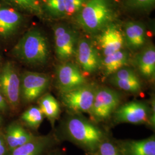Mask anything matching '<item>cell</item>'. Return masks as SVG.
Here are the masks:
<instances>
[{
    "mask_svg": "<svg viewBox=\"0 0 155 155\" xmlns=\"http://www.w3.org/2000/svg\"><path fill=\"white\" fill-rule=\"evenodd\" d=\"M59 141L67 140L83 150L86 155L93 154L100 144L107 138L98 126L79 113L70 114L63 122Z\"/></svg>",
    "mask_w": 155,
    "mask_h": 155,
    "instance_id": "1",
    "label": "cell"
},
{
    "mask_svg": "<svg viewBox=\"0 0 155 155\" xmlns=\"http://www.w3.org/2000/svg\"><path fill=\"white\" fill-rule=\"evenodd\" d=\"M19 61L32 66H42L48 61L50 46L48 39L37 29L25 33L12 50Z\"/></svg>",
    "mask_w": 155,
    "mask_h": 155,
    "instance_id": "2",
    "label": "cell"
},
{
    "mask_svg": "<svg viewBox=\"0 0 155 155\" xmlns=\"http://www.w3.org/2000/svg\"><path fill=\"white\" fill-rule=\"evenodd\" d=\"M114 16L111 0H87L78 13L77 21L86 32L95 34L111 24Z\"/></svg>",
    "mask_w": 155,
    "mask_h": 155,
    "instance_id": "3",
    "label": "cell"
},
{
    "mask_svg": "<svg viewBox=\"0 0 155 155\" xmlns=\"http://www.w3.org/2000/svg\"><path fill=\"white\" fill-rule=\"evenodd\" d=\"M0 92L9 109L17 111L21 104L20 75L11 61H6L0 69Z\"/></svg>",
    "mask_w": 155,
    "mask_h": 155,
    "instance_id": "4",
    "label": "cell"
},
{
    "mask_svg": "<svg viewBox=\"0 0 155 155\" xmlns=\"http://www.w3.org/2000/svg\"><path fill=\"white\" fill-rule=\"evenodd\" d=\"M120 101V95L114 90L107 87H97L89 113L91 118L97 122L107 120L118 108Z\"/></svg>",
    "mask_w": 155,
    "mask_h": 155,
    "instance_id": "5",
    "label": "cell"
},
{
    "mask_svg": "<svg viewBox=\"0 0 155 155\" xmlns=\"http://www.w3.org/2000/svg\"><path fill=\"white\" fill-rule=\"evenodd\" d=\"M51 82L50 77L44 73L25 71L20 74L21 102L31 104L45 94Z\"/></svg>",
    "mask_w": 155,
    "mask_h": 155,
    "instance_id": "6",
    "label": "cell"
},
{
    "mask_svg": "<svg viewBox=\"0 0 155 155\" xmlns=\"http://www.w3.org/2000/svg\"><path fill=\"white\" fill-rule=\"evenodd\" d=\"M97 87L87 83L72 90L60 93L63 105L75 113H87L91 109Z\"/></svg>",
    "mask_w": 155,
    "mask_h": 155,
    "instance_id": "7",
    "label": "cell"
},
{
    "mask_svg": "<svg viewBox=\"0 0 155 155\" xmlns=\"http://www.w3.org/2000/svg\"><path fill=\"white\" fill-rule=\"evenodd\" d=\"M53 29L56 55L63 62L67 61L75 54L77 35L72 28L62 24L56 25Z\"/></svg>",
    "mask_w": 155,
    "mask_h": 155,
    "instance_id": "8",
    "label": "cell"
},
{
    "mask_svg": "<svg viewBox=\"0 0 155 155\" xmlns=\"http://www.w3.org/2000/svg\"><path fill=\"white\" fill-rule=\"evenodd\" d=\"M79 67L69 61H64L56 69V83L60 93L77 89L87 83Z\"/></svg>",
    "mask_w": 155,
    "mask_h": 155,
    "instance_id": "9",
    "label": "cell"
},
{
    "mask_svg": "<svg viewBox=\"0 0 155 155\" xmlns=\"http://www.w3.org/2000/svg\"><path fill=\"white\" fill-rule=\"evenodd\" d=\"M150 111L145 103L132 101L118 106L113 114L116 122L139 124L150 121Z\"/></svg>",
    "mask_w": 155,
    "mask_h": 155,
    "instance_id": "10",
    "label": "cell"
},
{
    "mask_svg": "<svg viewBox=\"0 0 155 155\" xmlns=\"http://www.w3.org/2000/svg\"><path fill=\"white\" fill-rule=\"evenodd\" d=\"M75 55L80 69L86 73H94L101 67L102 60L98 50L89 40L78 41Z\"/></svg>",
    "mask_w": 155,
    "mask_h": 155,
    "instance_id": "11",
    "label": "cell"
},
{
    "mask_svg": "<svg viewBox=\"0 0 155 155\" xmlns=\"http://www.w3.org/2000/svg\"><path fill=\"white\" fill-rule=\"evenodd\" d=\"M59 142L55 134L35 136L28 143L9 152L8 155H44L56 148Z\"/></svg>",
    "mask_w": 155,
    "mask_h": 155,
    "instance_id": "12",
    "label": "cell"
},
{
    "mask_svg": "<svg viewBox=\"0 0 155 155\" xmlns=\"http://www.w3.org/2000/svg\"><path fill=\"white\" fill-rule=\"evenodd\" d=\"M124 35L116 25L110 24L103 29L98 37V43L104 56L122 50Z\"/></svg>",
    "mask_w": 155,
    "mask_h": 155,
    "instance_id": "13",
    "label": "cell"
},
{
    "mask_svg": "<svg viewBox=\"0 0 155 155\" xmlns=\"http://www.w3.org/2000/svg\"><path fill=\"white\" fill-rule=\"evenodd\" d=\"M23 22L22 15L11 6H0V38L4 39L14 36Z\"/></svg>",
    "mask_w": 155,
    "mask_h": 155,
    "instance_id": "14",
    "label": "cell"
},
{
    "mask_svg": "<svg viewBox=\"0 0 155 155\" xmlns=\"http://www.w3.org/2000/svg\"><path fill=\"white\" fill-rule=\"evenodd\" d=\"M110 83L123 91L137 93L141 91L142 84L136 73L132 69L124 67L110 76Z\"/></svg>",
    "mask_w": 155,
    "mask_h": 155,
    "instance_id": "15",
    "label": "cell"
},
{
    "mask_svg": "<svg viewBox=\"0 0 155 155\" xmlns=\"http://www.w3.org/2000/svg\"><path fill=\"white\" fill-rule=\"evenodd\" d=\"M116 143L122 155H155L154 136L140 140H118Z\"/></svg>",
    "mask_w": 155,
    "mask_h": 155,
    "instance_id": "16",
    "label": "cell"
},
{
    "mask_svg": "<svg viewBox=\"0 0 155 155\" xmlns=\"http://www.w3.org/2000/svg\"><path fill=\"white\" fill-rule=\"evenodd\" d=\"M3 133L9 152L28 143L36 136L18 121H13L9 124Z\"/></svg>",
    "mask_w": 155,
    "mask_h": 155,
    "instance_id": "17",
    "label": "cell"
},
{
    "mask_svg": "<svg viewBox=\"0 0 155 155\" xmlns=\"http://www.w3.org/2000/svg\"><path fill=\"white\" fill-rule=\"evenodd\" d=\"M134 64L140 75L148 81L155 76V49L153 45L146 47L136 56Z\"/></svg>",
    "mask_w": 155,
    "mask_h": 155,
    "instance_id": "18",
    "label": "cell"
},
{
    "mask_svg": "<svg viewBox=\"0 0 155 155\" xmlns=\"http://www.w3.org/2000/svg\"><path fill=\"white\" fill-rule=\"evenodd\" d=\"M123 35L127 45L132 50L140 49L145 43V28L140 22L130 21L127 23Z\"/></svg>",
    "mask_w": 155,
    "mask_h": 155,
    "instance_id": "19",
    "label": "cell"
},
{
    "mask_svg": "<svg viewBox=\"0 0 155 155\" xmlns=\"http://www.w3.org/2000/svg\"><path fill=\"white\" fill-rule=\"evenodd\" d=\"M129 59L127 51L121 50L106 56L101 61L104 75L109 77L114 74L120 69L126 66Z\"/></svg>",
    "mask_w": 155,
    "mask_h": 155,
    "instance_id": "20",
    "label": "cell"
},
{
    "mask_svg": "<svg viewBox=\"0 0 155 155\" xmlns=\"http://www.w3.org/2000/svg\"><path fill=\"white\" fill-rule=\"evenodd\" d=\"M38 103L44 116L47 117L53 125L61 113L59 102L51 94H45L38 100Z\"/></svg>",
    "mask_w": 155,
    "mask_h": 155,
    "instance_id": "21",
    "label": "cell"
},
{
    "mask_svg": "<svg viewBox=\"0 0 155 155\" xmlns=\"http://www.w3.org/2000/svg\"><path fill=\"white\" fill-rule=\"evenodd\" d=\"M10 6L39 17L44 16L40 0H4Z\"/></svg>",
    "mask_w": 155,
    "mask_h": 155,
    "instance_id": "22",
    "label": "cell"
},
{
    "mask_svg": "<svg viewBox=\"0 0 155 155\" xmlns=\"http://www.w3.org/2000/svg\"><path fill=\"white\" fill-rule=\"evenodd\" d=\"M43 15L52 18L65 16V0H40Z\"/></svg>",
    "mask_w": 155,
    "mask_h": 155,
    "instance_id": "23",
    "label": "cell"
},
{
    "mask_svg": "<svg viewBox=\"0 0 155 155\" xmlns=\"http://www.w3.org/2000/svg\"><path fill=\"white\" fill-rule=\"evenodd\" d=\"M44 115L39 106H32L21 115V120L28 127L37 130L44 120Z\"/></svg>",
    "mask_w": 155,
    "mask_h": 155,
    "instance_id": "24",
    "label": "cell"
},
{
    "mask_svg": "<svg viewBox=\"0 0 155 155\" xmlns=\"http://www.w3.org/2000/svg\"><path fill=\"white\" fill-rule=\"evenodd\" d=\"M90 155H122L117 145L116 141L108 137L104 140L93 154Z\"/></svg>",
    "mask_w": 155,
    "mask_h": 155,
    "instance_id": "25",
    "label": "cell"
},
{
    "mask_svg": "<svg viewBox=\"0 0 155 155\" xmlns=\"http://www.w3.org/2000/svg\"><path fill=\"white\" fill-rule=\"evenodd\" d=\"M87 0H65V16L70 17L78 14Z\"/></svg>",
    "mask_w": 155,
    "mask_h": 155,
    "instance_id": "26",
    "label": "cell"
},
{
    "mask_svg": "<svg viewBox=\"0 0 155 155\" xmlns=\"http://www.w3.org/2000/svg\"><path fill=\"white\" fill-rule=\"evenodd\" d=\"M155 0H127V5L133 9H146L152 7Z\"/></svg>",
    "mask_w": 155,
    "mask_h": 155,
    "instance_id": "27",
    "label": "cell"
},
{
    "mask_svg": "<svg viewBox=\"0 0 155 155\" xmlns=\"http://www.w3.org/2000/svg\"><path fill=\"white\" fill-rule=\"evenodd\" d=\"M9 152L3 132L0 131V155H8Z\"/></svg>",
    "mask_w": 155,
    "mask_h": 155,
    "instance_id": "28",
    "label": "cell"
},
{
    "mask_svg": "<svg viewBox=\"0 0 155 155\" xmlns=\"http://www.w3.org/2000/svg\"><path fill=\"white\" fill-rule=\"evenodd\" d=\"M9 109V107L5 98L0 92V114L5 113Z\"/></svg>",
    "mask_w": 155,
    "mask_h": 155,
    "instance_id": "29",
    "label": "cell"
},
{
    "mask_svg": "<svg viewBox=\"0 0 155 155\" xmlns=\"http://www.w3.org/2000/svg\"><path fill=\"white\" fill-rule=\"evenodd\" d=\"M44 155H66V154L61 150H59L56 147Z\"/></svg>",
    "mask_w": 155,
    "mask_h": 155,
    "instance_id": "30",
    "label": "cell"
},
{
    "mask_svg": "<svg viewBox=\"0 0 155 155\" xmlns=\"http://www.w3.org/2000/svg\"><path fill=\"white\" fill-rule=\"evenodd\" d=\"M3 118H2V117L1 116V114H0V129H1V127H2V124H3ZM0 131H1V130H0Z\"/></svg>",
    "mask_w": 155,
    "mask_h": 155,
    "instance_id": "31",
    "label": "cell"
},
{
    "mask_svg": "<svg viewBox=\"0 0 155 155\" xmlns=\"http://www.w3.org/2000/svg\"><path fill=\"white\" fill-rule=\"evenodd\" d=\"M1 61H0V69H1Z\"/></svg>",
    "mask_w": 155,
    "mask_h": 155,
    "instance_id": "32",
    "label": "cell"
}]
</instances>
